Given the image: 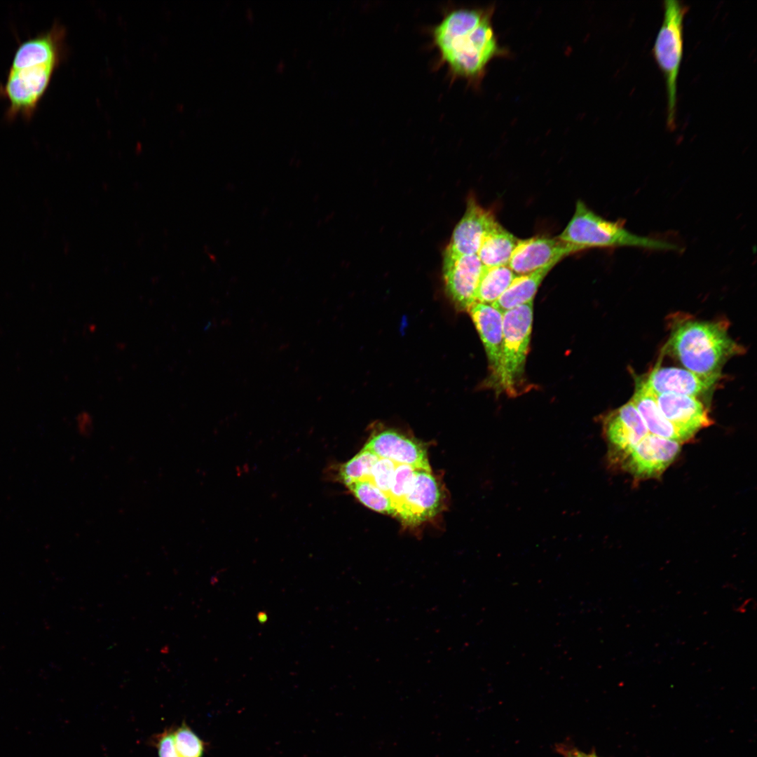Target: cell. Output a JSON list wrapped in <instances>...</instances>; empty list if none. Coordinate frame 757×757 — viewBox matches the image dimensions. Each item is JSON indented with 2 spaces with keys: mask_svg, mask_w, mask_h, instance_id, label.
Instances as JSON below:
<instances>
[{
  "mask_svg": "<svg viewBox=\"0 0 757 757\" xmlns=\"http://www.w3.org/2000/svg\"><path fill=\"white\" fill-rule=\"evenodd\" d=\"M468 311L482 341L491 369V378L496 386L502 355L503 313L491 304L478 302Z\"/></svg>",
  "mask_w": 757,
  "mask_h": 757,
  "instance_id": "obj_16",
  "label": "cell"
},
{
  "mask_svg": "<svg viewBox=\"0 0 757 757\" xmlns=\"http://www.w3.org/2000/svg\"><path fill=\"white\" fill-rule=\"evenodd\" d=\"M603 432L611 463L622 460L649 432L634 404L629 401L608 414Z\"/></svg>",
  "mask_w": 757,
  "mask_h": 757,
  "instance_id": "obj_8",
  "label": "cell"
},
{
  "mask_svg": "<svg viewBox=\"0 0 757 757\" xmlns=\"http://www.w3.org/2000/svg\"><path fill=\"white\" fill-rule=\"evenodd\" d=\"M76 424L78 432L84 437L90 435L93 430L92 416L86 411H83L77 415Z\"/></svg>",
  "mask_w": 757,
  "mask_h": 757,
  "instance_id": "obj_27",
  "label": "cell"
},
{
  "mask_svg": "<svg viewBox=\"0 0 757 757\" xmlns=\"http://www.w3.org/2000/svg\"><path fill=\"white\" fill-rule=\"evenodd\" d=\"M150 742L156 749L158 757H181L175 746L173 727L154 735Z\"/></svg>",
  "mask_w": 757,
  "mask_h": 757,
  "instance_id": "obj_26",
  "label": "cell"
},
{
  "mask_svg": "<svg viewBox=\"0 0 757 757\" xmlns=\"http://www.w3.org/2000/svg\"><path fill=\"white\" fill-rule=\"evenodd\" d=\"M494 6H455L444 11L430 28L437 51V67L444 66L451 81L461 79L477 89L496 58L509 55L499 43L493 25Z\"/></svg>",
  "mask_w": 757,
  "mask_h": 757,
  "instance_id": "obj_1",
  "label": "cell"
},
{
  "mask_svg": "<svg viewBox=\"0 0 757 757\" xmlns=\"http://www.w3.org/2000/svg\"><path fill=\"white\" fill-rule=\"evenodd\" d=\"M346 486L367 507L380 513L396 516V510L390 496L375 486L370 480L356 481Z\"/></svg>",
  "mask_w": 757,
  "mask_h": 757,
  "instance_id": "obj_21",
  "label": "cell"
},
{
  "mask_svg": "<svg viewBox=\"0 0 757 757\" xmlns=\"http://www.w3.org/2000/svg\"><path fill=\"white\" fill-rule=\"evenodd\" d=\"M518 242L496 221L484 236L477 254L485 267L506 266Z\"/></svg>",
  "mask_w": 757,
  "mask_h": 757,
  "instance_id": "obj_18",
  "label": "cell"
},
{
  "mask_svg": "<svg viewBox=\"0 0 757 757\" xmlns=\"http://www.w3.org/2000/svg\"><path fill=\"white\" fill-rule=\"evenodd\" d=\"M718 377L704 376L686 369L655 367L644 380H641L653 395L676 393L697 397L709 392Z\"/></svg>",
  "mask_w": 757,
  "mask_h": 757,
  "instance_id": "obj_14",
  "label": "cell"
},
{
  "mask_svg": "<svg viewBox=\"0 0 757 757\" xmlns=\"http://www.w3.org/2000/svg\"><path fill=\"white\" fill-rule=\"evenodd\" d=\"M560 240L581 247H631L650 250H678L674 243L647 236H639L625 229L622 224L608 221L591 210L584 202L576 203L574 214L562 233Z\"/></svg>",
  "mask_w": 757,
  "mask_h": 757,
  "instance_id": "obj_4",
  "label": "cell"
},
{
  "mask_svg": "<svg viewBox=\"0 0 757 757\" xmlns=\"http://www.w3.org/2000/svg\"><path fill=\"white\" fill-rule=\"evenodd\" d=\"M496 221L492 212L470 198L446 250L457 255L477 254L484 236Z\"/></svg>",
  "mask_w": 757,
  "mask_h": 757,
  "instance_id": "obj_15",
  "label": "cell"
},
{
  "mask_svg": "<svg viewBox=\"0 0 757 757\" xmlns=\"http://www.w3.org/2000/svg\"><path fill=\"white\" fill-rule=\"evenodd\" d=\"M582 250L557 237L535 236L519 240L508 266L517 275L526 274L549 265L555 266L565 257Z\"/></svg>",
  "mask_w": 757,
  "mask_h": 757,
  "instance_id": "obj_10",
  "label": "cell"
},
{
  "mask_svg": "<svg viewBox=\"0 0 757 757\" xmlns=\"http://www.w3.org/2000/svg\"><path fill=\"white\" fill-rule=\"evenodd\" d=\"M680 442L648 433L622 460L624 467L641 479L657 477L674 461Z\"/></svg>",
  "mask_w": 757,
  "mask_h": 757,
  "instance_id": "obj_11",
  "label": "cell"
},
{
  "mask_svg": "<svg viewBox=\"0 0 757 757\" xmlns=\"http://www.w3.org/2000/svg\"><path fill=\"white\" fill-rule=\"evenodd\" d=\"M483 268L477 254L457 255L445 250L443 272L446 289L460 310L468 311L476 303Z\"/></svg>",
  "mask_w": 757,
  "mask_h": 757,
  "instance_id": "obj_9",
  "label": "cell"
},
{
  "mask_svg": "<svg viewBox=\"0 0 757 757\" xmlns=\"http://www.w3.org/2000/svg\"><path fill=\"white\" fill-rule=\"evenodd\" d=\"M533 301L503 313V346L499 377L496 383L511 394L524 371L531 340Z\"/></svg>",
  "mask_w": 757,
  "mask_h": 757,
  "instance_id": "obj_6",
  "label": "cell"
},
{
  "mask_svg": "<svg viewBox=\"0 0 757 757\" xmlns=\"http://www.w3.org/2000/svg\"><path fill=\"white\" fill-rule=\"evenodd\" d=\"M554 265L528 273L517 275L505 292L491 305L504 313L531 301L542 281Z\"/></svg>",
  "mask_w": 757,
  "mask_h": 757,
  "instance_id": "obj_19",
  "label": "cell"
},
{
  "mask_svg": "<svg viewBox=\"0 0 757 757\" xmlns=\"http://www.w3.org/2000/svg\"><path fill=\"white\" fill-rule=\"evenodd\" d=\"M257 618L259 623L264 624L268 620V615L265 611H261L257 613Z\"/></svg>",
  "mask_w": 757,
  "mask_h": 757,
  "instance_id": "obj_28",
  "label": "cell"
},
{
  "mask_svg": "<svg viewBox=\"0 0 757 757\" xmlns=\"http://www.w3.org/2000/svg\"><path fill=\"white\" fill-rule=\"evenodd\" d=\"M442 498L439 484L431 471L417 469L405 495L395 507V517L406 525H418L438 513Z\"/></svg>",
  "mask_w": 757,
  "mask_h": 757,
  "instance_id": "obj_7",
  "label": "cell"
},
{
  "mask_svg": "<svg viewBox=\"0 0 757 757\" xmlns=\"http://www.w3.org/2000/svg\"><path fill=\"white\" fill-rule=\"evenodd\" d=\"M660 411L686 441L711 424L704 404L695 397L676 393L655 395Z\"/></svg>",
  "mask_w": 757,
  "mask_h": 757,
  "instance_id": "obj_12",
  "label": "cell"
},
{
  "mask_svg": "<svg viewBox=\"0 0 757 757\" xmlns=\"http://www.w3.org/2000/svg\"><path fill=\"white\" fill-rule=\"evenodd\" d=\"M378 459L376 454L362 449L354 457L337 468L335 477L346 486L359 480H369L371 468Z\"/></svg>",
  "mask_w": 757,
  "mask_h": 757,
  "instance_id": "obj_22",
  "label": "cell"
},
{
  "mask_svg": "<svg viewBox=\"0 0 757 757\" xmlns=\"http://www.w3.org/2000/svg\"><path fill=\"white\" fill-rule=\"evenodd\" d=\"M416 470V468L408 465H396L392 485L388 493L395 508L408 490Z\"/></svg>",
  "mask_w": 757,
  "mask_h": 757,
  "instance_id": "obj_24",
  "label": "cell"
},
{
  "mask_svg": "<svg viewBox=\"0 0 757 757\" xmlns=\"http://www.w3.org/2000/svg\"><path fill=\"white\" fill-rule=\"evenodd\" d=\"M175 748L181 757H203L205 744L200 737L183 721L180 725L173 727Z\"/></svg>",
  "mask_w": 757,
  "mask_h": 757,
  "instance_id": "obj_23",
  "label": "cell"
},
{
  "mask_svg": "<svg viewBox=\"0 0 757 757\" xmlns=\"http://www.w3.org/2000/svg\"><path fill=\"white\" fill-rule=\"evenodd\" d=\"M664 15L657 34L653 55L664 79L667 99L668 129L676 128L677 80L683 54V21L688 6L676 0L663 2Z\"/></svg>",
  "mask_w": 757,
  "mask_h": 757,
  "instance_id": "obj_5",
  "label": "cell"
},
{
  "mask_svg": "<svg viewBox=\"0 0 757 757\" xmlns=\"http://www.w3.org/2000/svg\"><path fill=\"white\" fill-rule=\"evenodd\" d=\"M630 402L637 409L650 434L680 443L686 441L679 431L662 414L655 395L646 388L641 380L636 382Z\"/></svg>",
  "mask_w": 757,
  "mask_h": 757,
  "instance_id": "obj_17",
  "label": "cell"
},
{
  "mask_svg": "<svg viewBox=\"0 0 757 757\" xmlns=\"http://www.w3.org/2000/svg\"><path fill=\"white\" fill-rule=\"evenodd\" d=\"M517 274L508 266H484L477 291L476 302L492 304L508 288Z\"/></svg>",
  "mask_w": 757,
  "mask_h": 757,
  "instance_id": "obj_20",
  "label": "cell"
},
{
  "mask_svg": "<svg viewBox=\"0 0 757 757\" xmlns=\"http://www.w3.org/2000/svg\"><path fill=\"white\" fill-rule=\"evenodd\" d=\"M667 348L689 370L704 376H720L724 363L742 348L719 322L688 320L671 332Z\"/></svg>",
  "mask_w": 757,
  "mask_h": 757,
  "instance_id": "obj_3",
  "label": "cell"
},
{
  "mask_svg": "<svg viewBox=\"0 0 757 757\" xmlns=\"http://www.w3.org/2000/svg\"><path fill=\"white\" fill-rule=\"evenodd\" d=\"M363 449L371 451L380 458L388 459L397 464L431 471L425 445L392 430L375 433Z\"/></svg>",
  "mask_w": 757,
  "mask_h": 757,
  "instance_id": "obj_13",
  "label": "cell"
},
{
  "mask_svg": "<svg viewBox=\"0 0 757 757\" xmlns=\"http://www.w3.org/2000/svg\"><path fill=\"white\" fill-rule=\"evenodd\" d=\"M397 463L386 459L380 458L374 464L369 480L371 483L385 493H389Z\"/></svg>",
  "mask_w": 757,
  "mask_h": 757,
  "instance_id": "obj_25",
  "label": "cell"
},
{
  "mask_svg": "<svg viewBox=\"0 0 757 757\" xmlns=\"http://www.w3.org/2000/svg\"><path fill=\"white\" fill-rule=\"evenodd\" d=\"M66 30L55 23L22 42L14 53L0 97L7 101L6 118L27 121L36 112L65 53Z\"/></svg>",
  "mask_w": 757,
  "mask_h": 757,
  "instance_id": "obj_2",
  "label": "cell"
}]
</instances>
